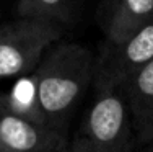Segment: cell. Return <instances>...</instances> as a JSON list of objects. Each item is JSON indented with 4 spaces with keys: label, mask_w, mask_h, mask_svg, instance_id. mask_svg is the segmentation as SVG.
Segmentation results:
<instances>
[{
    "label": "cell",
    "mask_w": 153,
    "mask_h": 152,
    "mask_svg": "<svg viewBox=\"0 0 153 152\" xmlns=\"http://www.w3.org/2000/svg\"><path fill=\"white\" fill-rule=\"evenodd\" d=\"M94 66L93 52L76 43H59L47 49L31 80L49 126L64 133L72 110L93 82Z\"/></svg>",
    "instance_id": "6da1fadb"
},
{
    "label": "cell",
    "mask_w": 153,
    "mask_h": 152,
    "mask_svg": "<svg viewBox=\"0 0 153 152\" xmlns=\"http://www.w3.org/2000/svg\"><path fill=\"white\" fill-rule=\"evenodd\" d=\"M64 33L59 21L20 18L0 25V79L33 74L42 56Z\"/></svg>",
    "instance_id": "7a4b0ae2"
},
{
    "label": "cell",
    "mask_w": 153,
    "mask_h": 152,
    "mask_svg": "<svg viewBox=\"0 0 153 152\" xmlns=\"http://www.w3.org/2000/svg\"><path fill=\"white\" fill-rule=\"evenodd\" d=\"M83 137L93 152H130L135 144L129 105L121 87H94Z\"/></svg>",
    "instance_id": "3957f363"
},
{
    "label": "cell",
    "mask_w": 153,
    "mask_h": 152,
    "mask_svg": "<svg viewBox=\"0 0 153 152\" xmlns=\"http://www.w3.org/2000/svg\"><path fill=\"white\" fill-rule=\"evenodd\" d=\"M153 62V21L124 43L106 46L94 66V87H122L135 72Z\"/></svg>",
    "instance_id": "277c9868"
},
{
    "label": "cell",
    "mask_w": 153,
    "mask_h": 152,
    "mask_svg": "<svg viewBox=\"0 0 153 152\" xmlns=\"http://www.w3.org/2000/svg\"><path fill=\"white\" fill-rule=\"evenodd\" d=\"M64 133L12 111L0 98V152H64Z\"/></svg>",
    "instance_id": "5b68a950"
},
{
    "label": "cell",
    "mask_w": 153,
    "mask_h": 152,
    "mask_svg": "<svg viewBox=\"0 0 153 152\" xmlns=\"http://www.w3.org/2000/svg\"><path fill=\"white\" fill-rule=\"evenodd\" d=\"M132 118L137 146L153 142V62L132 75L122 87Z\"/></svg>",
    "instance_id": "8992f818"
},
{
    "label": "cell",
    "mask_w": 153,
    "mask_h": 152,
    "mask_svg": "<svg viewBox=\"0 0 153 152\" xmlns=\"http://www.w3.org/2000/svg\"><path fill=\"white\" fill-rule=\"evenodd\" d=\"M153 21V0H111L104 31L108 46L124 43Z\"/></svg>",
    "instance_id": "52a82bcc"
},
{
    "label": "cell",
    "mask_w": 153,
    "mask_h": 152,
    "mask_svg": "<svg viewBox=\"0 0 153 152\" xmlns=\"http://www.w3.org/2000/svg\"><path fill=\"white\" fill-rule=\"evenodd\" d=\"M68 0H18L16 13L20 18H46L62 21L65 20V7Z\"/></svg>",
    "instance_id": "ba28073f"
},
{
    "label": "cell",
    "mask_w": 153,
    "mask_h": 152,
    "mask_svg": "<svg viewBox=\"0 0 153 152\" xmlns=\"http://www.w3.org/2000/svg\"><path fill=\"white\" fill-rule=\"evenodd\" d=\"M67 152H93L90 142L85 139L83 136H78L74 139V142L70 144V147L67 149Z\"/></svg>",
    "instance_id": "9c48e42d"
},
{
    "label": "cell",
    "mask_w": 153,
    "mask_h": 152,
    "mask_svg": "<svg viewBox=\"0 0 153 152\" xmlns=\"http://www.w3.org/2000/svg\"><path fill=\"white\" fill-rule=\"evenodd\" d=\"M147 152H153V142H150L147 146Z\"/></svg>",
    "instance_id": "30bf717a"
},
{
    "label": "cell",
    "mask_w": 153,
    "mask_h": 152,
    "mask_svg": "<svg viewBox=\"0 0 153 152\" xmlns=\"http://www.w3.org/2000/svg\"><path fill=\"white\" fill-rule=\"evenodd\" d=\"M64 152H67V149H65V151H64Z\"/></svg>",
    "instance_id": "8fae6325"
}]
</instances>
